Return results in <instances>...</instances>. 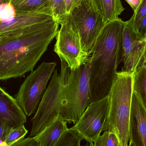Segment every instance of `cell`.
<instances>
[{
    "instance_id": "6da1fadb",
    "label": "cell",
    "mask_w": 146,
    "mask_h": 146,
    "mask_svg": "<svg viewBox=\"0 0 146 146\" xmlns=\"http://www.w3.org/2000/svg\"><path fill=\"white\" fill-rule=\"evenodd\" d=\"M124 22L119 17L108 21L96 38L90 56L91 103L110 94L121 62Z\"/></svg>"
},
{
    "instance_id": "7a4b0ae2",
    "label": "cell",
    "mask_w": 146,
    "mask_h": 146,
    "mask_svg": "<svg viewBox=\"0 0 146 146\" xmlns=\"http://www.w3.org/2000/svg\"><path fill=\"white\" fill-rule=\"evenodd\" d=\"M57 21L48 28L34 32L0 45V80L21 77L32 71L56 36Z\"/></svg>"
},
{
    "instance_id": "3957f363",
    "label": "cell",
    "mask_w": 146,
    "mask_h": 146,
    "mask_svg": "<svg viewBox=\"0 0 146 146\" xmlns=\"http://www.w3.org/2000/svg\"><path fill=\"white\" fill-rule=\"evenodd\" d=\"M90 60L75 70H71L60 59L62 82L58 94L59 117L76 124L91 104Z\"/></svg>"
},
{
    "instance_id": "277c9868",
    "label": "cell",
    "mask_w": 146,
    "mask_h": 146,
    "mask_svg": "<svg viewBox=\"0 0 146 146\" xmlns=\"http://www.w3.org/2000/svg\"><path fill=\"white\" fill-rule=\"evenodd\" d=\"M134 74L117 72L111 89L109 115L104 131L115 135L119 146H127L130 140L129 122Z\"/></svg>"
},
{
    "instance_id": "5b68a950",
    "label": "cell",
    "mask_w": 146,
    "mask_h": 146,
    "mask_svg": "<svg viewBox=\"0 0 146 146\" xmlns=\"http://www.w3.org/2000/svg\"><path fill=\"white\" fill-rule=\"evenodd\" d=\"M67 19L78 33L83 51L91 56L96 38L108 21L92 0H81L68 14Z\"/></svg>"
},
{
    "instance_id": "8992f818",
    "label": "cell",
    "mask_w": 146,
    "mask_h": 146,
    "mask_svg": "<svg viewBox=\"0 0 146 146\" xmlns=\"http://www.w3.org/2000/svg\"><path fill=\"white\" fill-rule=\"evenodd\" d=\"M57 21L49 7L31 11H16V16L13 20L0 22V45L48 28Z\"/></svg>"
},
{
    "instance_id": "52a82bcc",
    "label": "cell",
    "mask_w": 146,
    "mask_h": 146,
    "mask_svg": "<svg viewBox=\"0 0 146 146\" xmlns=\"http://www.w3.org/2000/svg\"><path fill=\"white\" fill-rule=\"evenodd\" d=\"M56 66L55 62H43L21 86L15 98L26 115L30 116L36 111Z\"/></svg>"
},
{
    "instance_id": "ba28073f",
    "label": "cell",
    "mask_w": 146,
    "mask_h": 146,
    "mask_svg": "<svg viewBox=\"0 0 146 146\" xmlns=\"http://www.w3.org/2000/svg\"><path fill=\"white\" fill-rule=\"evenodd\" d=\"M109 97L91 103L79 121L69 129L81 140L94 142L104 131V125L109 115Z\"/></svg>"
},
{
    "instance_id": "9c48e42d",
    "label": "cell",
    "mask_w": 146,
    "mask_h": 146,
    "mask_svg": "<svg viewBox=\"0 0 146 146\" xmlns=\"http://www.w3.org/2000/svg\"><path fill=\"white\" fill-rule=\"evenodd\" d=\"M60 25L61 28L56 36L54 51L71 70H75L86 63L90 56L82 50L79 35L69 23L67 17Z\"/></svg>"
},
{
    "instance_id": "30bf717a",
    "label": "cell",
    "mask_w": 146,
    "mask_h": 146,
    "mask_svg": "<svg viewBox=\"0 0 146 146\" xmlns=\"http://www.w3.org/2000/svg\"><path fill=\"white\" fill-rule=\"evenodd\" d=\"M62 74L55 70L48 86L45 90L37 110L32 118L30 137L39 134L47 126L59 117L57 108L58 94L62 84Z\"/></svg>"
},
{
    "instance_id": "8fae6325",
    "label": "cell",
    "mask_w": 146,
    "mask_h": 146,
    "mask_svg": "<svg viewBox=\"0 0 146 146\" xmlns=\"http://www.w3.org/2000/svg\"><path fill=\"white\" fill-rule=\"evenodd\" d=\"M122 72L134 74L146 64V42L138 40L124 22L121 38Z\"/></svg>"
},
{
    "instance_id": "7c38bea8",
    "label": "cell",
    "mask_w": 146,
    "mask_h": 146,
    "mask_svg": "<svg viewBox=\"0 0 146 146\" xmlns=\"http://www.w3.org/2000/svg\"><path fill=\"white\" fill-rule=\"evenodd\" d=\"M129 138L135 146H146V110L134 91L130 110Z\"/></svg>"
},
{
    "instance_id": "4fadbf2b",
    "label": "cell",
    "mask_w": 146,
    "mask_h": 146,
    "mask_svg": "<svg viewBox=\"0 0 146 146\" xmlns=\"http://www.w3.org/2000/svg\"><path fill=\"white\" fill-rule=\"evenodd\" d=\"M0 120L10 128L24 125L27 117L15 98L0 86Z\"/></svg>"
},
{
    "instance_id": "5bb4252c",
    "label": "cell",
    "mask_w": 146,
    "mask_h": 146,
    "mask_svg": "<svg viewBox=\"0 0 146 146\" xmlns=\"http://www.w3.org/2000/svg\"><path fill=\"white\" fill-rule=\"evenodd\" d=\"M67 122L58 117L35 136L40 146H55L63 134L68 129Z\"/></svg>"
},
{
    "instance_id": "9a60e30c",
    "label": "cell",
    "mask_w": 146,
    "mask_h": 146,
    "mask_svg": "<svg viewBox=\"0 0 146 146\" xmlns=\"http://www.w3.org/2000/svg\"><path fill=\"white\" fill-rule=\"evenodd\" d=\"M107 21L118 18L124 10L121 0H92Z\"/></svg>"
},
{
    "instance_id": "2e32d148",
    "label": "cell",
    "mask_w": 146,
    "mask_h": 146,
    "mask_svg": "<svg viewBox=\"0 0 146 146\" xmlns=\"http://www.w3.org/2000/svg\"><path fill=\"white\" fill-rule=\"evenodd\" d=\"M133 89L146 110V64L134 74Z\"/></svg>"
},
{
    "instance_id": "e0dca14e",
    "label": "cell",
    "mask_w": 146,
    "mask_h": 146,
    "mask_svg": "<svg viewBox=\"0 0 146 146\" xmlns=\"http://www.w3.org/2000/svg\"><path fill=\"white\" fill-rule=\"evenodd\" d=\"M11 3L16 11H31L50 7L49 0H12Z\"/></svg>"
},
{
    "instance_id": "ac0fdd59",
    "label": "cell",
    "mask_w": 146,
    "mask_h": 146,
    "mask_svg": "<svg viewBox=\"0 0 146 146\" xmlns=\"http://www.w3.org/2000/svg\"><path fill=\"white\" fill-rule=\"evenodd\" d=\"M146 15V0H141L134 14L127 24L134 35L137 32L141 23Z\"/></svg>"
},
{
    "instance_id": "d6986e66",
    "label": "cell",
    "mask_w": 146,
    "mask_h": 146,
    "mask_svg": "<svg viewBox=\"0 0 146 146\" xmlns=\"http://www.w3.org/2000/svg\"><path fill=\"white\" fill-rule=\"evenodd\" d=\"M49 6L52 9L54 19L59 24L64 21L67 17L65 0H49Z\"/></svg>"
},
{
    "instance_id": "ffe728a7",
    "label": "cell",
    "mask_w": 146,
    "mask_h": 146,
    "mask_svg": "<svg viewBox=\"0 0 146 146\" xmlns=\"http://www.w3.org/2000/svg\"><path fill=\"white\" fill-rule=\"evenodd\" d=\"M81 140L77 135L68 129L58 141L55 146H81Z\"/></svg>"
},
{
    "instance_id": "44dd1931",
    "label": "cell",
    "mask_w": 146,
    "mask_h": 146,
    "mask_svg": "<svg viewBox=\"0 0 146 146\" xmlns=\"http://www.w3.org/2000/svg\"><path fill=\"white\" fill-rule=\"evenodd\" d=\"M28 133L25 125L15 128H11L4 142L5 146H10L20 139L24 138Z\"/></svg>"
},
{
    "instance_id": "7402d4cb",
    "label": "cell",
    "mask_w": 146,
    "mask_h": 146,
    "mask_svg": "<svg viewBox=\"0 0 146 146\" xmlns=\"http://www.w3.org/2000/svg\"><path fill=\"white\" fill-rule=\"evenodd\" d=\"M16 11L11 3L0 4V22H7L13 20L16 16Z\"/></svg>"
},
{
    "instance_id": "603a6c76",
    "label": "cell",
    "mask_w": 146,
    "mask_h": 146,
    "mask_svg": "<svg viewBox=\"0 0 146 146\" xmlns=\"http://www.w3.org/2000/svg\"><path fill=\"white\" fill-rule=\"evenodd\" d=\"M10 146H40L36 137L22 138Z\"/></svg>"
},
{
    "instance_id": "cb8c5ba5",
    "label": "cell",
    "mask_w": 146,
    "mask_h": 146,
    "mask_svg": "<svg viewBox=\"0 0 146 146\" xmlns=\"http://www.w3.org/2000/svg\"><path fill=\"white\" fill-rule=\"evenodd\" d=\"M135 36L138 40L146 42V15L142 20Z\"/></svg>"
},
{
    "instance_id": "d4e9b609",
    "label": "cell",
    "mask_w": 146,
    "mask_h": 146,
    "mask_svg": "<svg viewBox=\"0 0 146 146\" xmlns=\"http://www.w3.org/2000/svg\"><path fill=\"white\" fill-rule=\"evenodd\" d=\"M11 128L0 120V146H5L4 142Z\"/></svg>"
},
{
    "instance_id": "484cf974",
    "label": "cell",
    "mask_w": 146,
    "mask_h": 146,
    "mask_svg": "<svg viewBox=\"0 0 146 146\" xmlns=\"http://www.w3.org/2000/svg\"><path fill=\"white\" fill-rule=\"evenodd\" d=\"M81 0H65L68 14L79 3Z\"/></svg>"
},
{
    "instance_id": "4316f807",
    "label": "cell",
    "mask_w": 146,
    "mask_h": 146,
    "mask_svg": "<svg viewBox=\"0 0 146 146\" xmlns=\"http://www.w3.org/2000/svg\"><path fill=\"white\" fill-rule=\"evenodd\" d=\"M132 8L134 11H135L141 0H125Z\"/></svg>"
},
{
    "instance_id": "83f0119b",
    "label": "cell",
    "mask_w": 146,
    "mask_h": 146,
    "mask_svg": "<svg viewBox=\"0 0 146 146\" xmlns=\"http://www.w3.org/2000/svg\"><path fill=\"white\" fill-rule=\"evenodd\" d=\"M11 1L12 0H0V4L9 3L11 2Z\"/></svg>"
},
{
    "instance_id": "f1b7e54d",
    "label": "cell",
    "mask_w": 146,
    "mask_h": 146,
    "mask_svg": "<svg viewBox=\"0 0 146 146\" xmlns=\"http://www.w3.org/2000/svg\"><path fill=\"white\" fill-rule=\"evenodd\" d=\"M85 146H95L93 142H88V143L86 144V145Z\"/></svg>"
},
{
    "instance_id": "f546056e",
    "label": "cell",
    "mask_w": 146,
    "mask_h": 146,
    "mask_svg": "<svg viewBox=\"0 0 146 146\" xmlns=\"http://www.w3.org/2000/svg\"><path fill=\"white\" fill-rule=\"evenodd\" d=\"M127 146H135V145L134 143H133L131 141H129L128 145Z\"/></svg>"
},
{
    "instance_id": "4dcf8cb0",
    "label": "cell",
    "mask_w": 146,
    "mask_h": 146,
    "mask_svg": "<svg viewBox=\"0 0 146 146\" xmlns=\"http://www.w3.org/2000/svg\"><path fill=\"white\" fill-rule=\"evenodd\" d=\"M94 146H102L97 141H95L94 142Z\"/></svg>"
}]
</instances>
